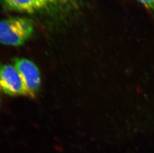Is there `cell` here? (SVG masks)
<instances>
[{
	"instance_id": "2",
	"label": "cell",
	"mask_w": 154,
	"mask_h": 153,
	"mask_svg": "<svg viewBox=\"0 0 154 153\" xmlns=\"http://www.w3.org/2000/svg\"><path fill=\"white\" fill-rule=\"evenodd\" d=\"M0 89L12 96L29 97L20 74L15 67L9 64H0Z\"/></svg>"
},
{
	"instance_id": "4",
	"label": "cell",
	"mask_w": 154,
	"mask_h": 153,
	"mask_svg": "<svg viewBox=\"0 0 154 153\" xmlns=\"http://www.w3.org/2000/svg\"><path fill=\"white\" fill-rule=\"evenodd\" d=\"M63 0H0V5L11 10L32 13L43 10Z\"/></svg>"
},
{
	"instance_id": "6",
	"label": "cell",
	"mask_w": 154,
	"mask_h": 153,
	"mask_svg": "<svg viewBox=\"0 0 154 153\" xmlns=\"http://www.w3.org/2000/svg\"><path fill=\"white\" fill-rule=\"evenodd\" d=\"M0 103H1V98H0Z\"/></svg>"
},
{
	"instance_id": "1",
	"label": "cell",
	"mask_w": 154,
	"mask_h": 153,
	"mask_svg": "<svg viewBox=\"0 0 154 153\" xmlns=\"http://www.w3.org/2000/svg\"><path fill=\"white\" fill-rule=\"evenodd\" d=\"M35 32L31 19L11 17L0 20V44L21 46L28 41Z\"/></svg>"
},
{
	"instance_id": "5",
	"label": "cell",
	"mask_w": 154,
	"mask_h": 153,
	"mask_svg": "<svg viewBox=\"0 0 154 153\" xmlns=\"http://www.w3.org/2000/svg\"><path fill=\"white\" fill-rule=\"evenodd\" d=\"M142 3L146 7L154 10V0H138Z\"/></svg>"
},
{
	"instance_id": "3",
	"label": "cell",
	"mask_w": 154,
	"mask_h": 153,
	"mask_svg": "<svg viewBox=\"0 0 154 153\" xmlns=\"http://www.w3.org/2000/svg\"><path fill=\"white\" fill-rule=\"evenodd\" d=\"M13 62L24 82L29 97H35L41 85V74L38 67L26 58H15Z\"/></svg>"
}]
</instances>
